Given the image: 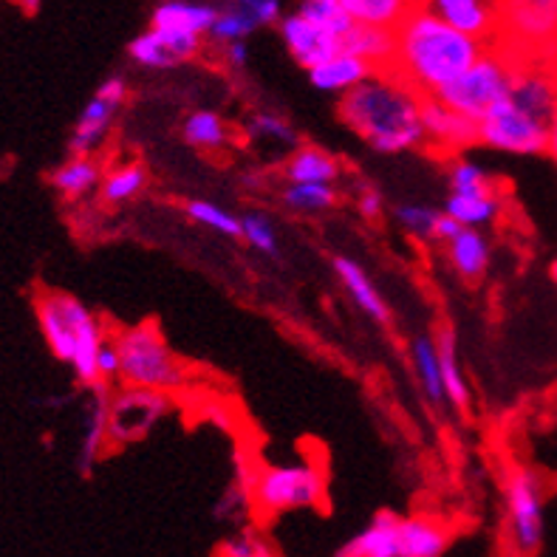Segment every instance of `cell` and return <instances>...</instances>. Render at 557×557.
<instances>
[{
  "mask_svg": "<svg viewBox=\"0 0 557 557\" xmlns=\"http://www.w3.org/2000/svg\"><path fill=\"white\" fill-rule=\"evenodd\" d=\"M509 99L552 125L557 116V74L549 60H518Z\"/></svg>",
  "mask_w": 557,
  "mask_h": 557,
  "instance_id": "13",
  "label": "cell"
},
{
  "mask_svg": "<svg viewBox=\"0 0 557 557\" xmlns=\"http://www.w3.org/2000/svg\"><path fill=\"white\" fill-rule=\"evenodd\" d=\"M205 37L182 35V32H168V28H148L127 42V57L141 69H176L182 63H190L201 54Z\"/></svg>",
  "mask_w": 557,
  "mask_h": 557,
  "instance_id": "11",
  "label": "cell"
},
{
  "mask_svg": "<svg viewBox=\"0 0 557 557\" xmlns=\"http://www.w3.org/2000/svg\"><path fill=\"white\" fill-rule=\"evenodd\" d=\"M240 240H247L255 252L267 255V258H281V247H277L275 224L263 215V212H247L240 215Z\"/></svg>",
  "mask_w": 557,
  "mask_h": 557,
  "instance_id": "40",
  "label": "cell"
},
{
  "mask_svg": "<svg viewBox=\"0 0 557 557\" xmlns=\"http://www.w3.org/2000/svg\"><path fill=\"white\" fill-rule=\"evenodd\" d=\"M219 7L205 0H159L150 12V28H168L182 35H210Z\"/></svg>",
  "mask_w": 557,
  "mask_h": 557,
  "instance_id": "19",
  "label": "cell"
},
{
  "mask_svg": "<svg viewBox=\"0 0 557 557\" xmlns=\"http://www.w3.org/2000/svg\"><path fill=\"white\" fill-rule=\"evenodd\" d=\"M546 153L552 156V162L557 164V116L555 122H552V131H549V148H546Z\"/></svg>",
  "mask_w": 557,
  "mask_h": 557,
  "instance_id": "47",
  "label": "cell"
},
{
  "mask_svg": "<svg viewBox=\"0 0 557 557\" xmlns=\"http://www.w3.org/2000/svg\"><path fill=\"white\" fill-rule=\"evenodd\" d=\"M442 212L431 205H419V201H408V205L394 207V219L405 235L410 238L424 240V244H436V230L442 221Z\"/></svg>",
  "mask_w": 557,
  "mask_h": 557,
  "instance_id": "35",
  "label": "cell"
},
{
  "mask_svg": "<svg viewBox=\"0 0 557 557\" xmlns=\"http://www.w3.org/2000/svg\"><path fill=\"white\" fill-rule=\"evenodd\" d=\"M102 164L94 159V156H71L63 164H57L54 173L49 176L51 187L60 198L65 201H83L91 193H99V184H102Z\"/></svg>",
  "mask_w": 557,
  "mask_h": 557,
  "instance_id": "25",
  "label": "cell"
},
{
  "mask_svg": "<svg viewBox=\"0 0 557 557\" xmlns=\"http://www.w3.org/2000/svg\"><path fill=\"white\" fill-rule=\"evenodd\" d=\"M343 49L351 51V54L360 57V60H366L371 69L391 71V65H394V51H396L394 28L362 26V23H354L351 32L343 37Z\"/></svg>",
  "mask_w": 557,
  "mask_h": 557,
  "instance_id": "28",
  "label": "cell"
},
{
  "mask_svg": "<svg viewBox=\"0 0 557 557\" xmlns=\"http://www.w3.org/2000/svg\"><path fill=\"white\" fill-rule=\"evenodd\" d=\"M221 54H224V63L230 65L233 71L247 69L249 63V49H247V40H233V42H224L221 46Z\"/></svg>",
  "mask_w": 557,
  "mask_h": 557,
  "instance_id": "45",
  "label": "cell"
},
{
  "mask_svg": "<svg viewBox=\"0 0 557 557\" xmlns=\"http://www.w3.org/2000/svg\"><path fill=\"white\" fill-rule=\"evenodd\" d=\"M516 57H509L502 46L490 42L484 54L475 60L465 74L438 88L433 97H438L453 111L465 113L467 120L481 122L490 108H495L502 99L509 97L512 77H516Z\"/></svg>",
  "mask_w": 557,
  "mask_h": 557,
  "instance_id": "5",
  "label": "cell"
},
{
  "mask_svg": "<svg viewBox=\"0 0 557 557\" xmlns=\"http://www.w3.org/2000/svg\"><path fill=\"white\" fill-rule=\"evenodd\" d=\"M325 475L314 461L295 465H267L255 470L252 504L255 512L272 518L297 509L323 507Z\"/></svg>",
  "mask_w": 557,
  "mask_h": 557,
  "instance_id": "7",
  "label": "cell"
},
{
  "mask_svg": "<svg viewBox=\"0 0 557 557\" xmlns=\"http://www.w3.org/2000/svg\"><path fill=\"white\" fill-rule=\"evenodd\" d=\"M35 314L40 334L57 360L71 366L83 388L99 385V348L111 337L102 320L79 297L60 289H40L35 295Z\"/></svg>",
  "mask_w": 557,
  "mask_h": 557,
  "instance_id": "3",
  "label": "cell"
},
{
  "mask_svg": "<svg viewBox=\"0 0 557 557\" xmlns=\"http://www.w3.org/2000/svg\"><path fill=\"white\" fill-rule=\"evenodd\" d=\"M116 111L120 108L106 102L102 97L94 94L88 99V106L79 111L77 122H74V131L69 136V153L71 156H94V150H99L106 145L108 134H111L113 120H116Z\"/></svg>",
  "mask_w": 557,
  "mask_h": 557,
  "instance_id": "21",
  "label": "cell"
},
{
  "mask_svg": "<svg viewBox=\"0 0 557 557\" xmlns=\"http://www.w3.org/2000/svg\"><path fill=\"white\" fill-rule=\"evenodd\" d=\"M148 182L150 176L145 164L125 162L102 176V184H99V198H102V205L108 207H122L148 190Z\"/></svg>",
  "mask_w": 557,
  "mask_h": 557,
  "instance_id": "30",
  "label": "cell"
},
{
  "mask_svg": "<svg viewBox=\"0 0 557 557\" xmlns=\"http://www.w3.org/2000/svg\"><path fill=\"white\" fill-rule=\"evenodd\" d=\"M244 136L252 145H272V148H297L300 136L286 116L275 111H255L244 122Z\"/></svg>",
  "mask_w": 557,
  "mask_h": 557,
  "instance_id": "33",
  "label": "cell"
},
{
  "mask_svg": "<svg viewBox=\"0 0 557 557\" xmlns=\"http://www.w3.org/2000/svg\"><path fill=\"white\" fill-rule=\"evenodd\" d=\"M173 413V396L162 391L122 385L108 396V438L111 447L139 445Z\"/></svg>",
  "mask_w": 557,
  "mask_h": 557,
  "instance_id": "9",
  "label": "cell"
},
{
  "mask_svg": "<svg viewBox=\"0 0 557 557\" xmlns=\"http://www.w3.org/2000/svg\"><path fill=\"white\" fill-rule=\"evenodd\" d=\"M422 127L424 145L442 156H461L467 148L479 145V122L453 111L438 97H422Z\"/></svg>",
  "mask_w": 557,
  "mask_h": 557,
  "instance_id": "12",
  "label": "cell"
},
{
  "mask_svg": "<svg viewBox=\"0 0 557 557\" xmlns=\"http://www.w3.org/2000/svg\"><path fill=\"white\" fill-rule=\"evenodd\" d=\"M357 210H360L362 219L376 221L382 219L385 212V198L376 190L374 184H357Z\"/></svg>",
  "mask_w": 557,
  "mask_h": 557,
  "instance_id": "42",
  "label": "cell"
},
{
  "mask_svg": "<svg viewBox=\"0 0 557 557\" xmlns=\"http://www.w3.org/2000/svg\"><path fill=\"white\" fill-rule=\"evenodd\" d=\"M447 184H450V193H479L498 187L487 170L475 164L473 159H465V156H453L450 170H447Z\"/></svg>",
  "mask_w": 557,
  "mask_h": 557,
  "instance_id": "39",
  "label": "cell"
},
{
  "mask_svg": "<svg viewBox=\"0 0 557 557\" xmlns=\"http://www.w3.org/2000/svg\"><path fill=\"white\" fill-rule=\"evenodd\" d=\"M493 42L516 60H549L557 49V0H498Z\"/></svg>",
  "mask_w": 557,
  "mask_h": 557,
  "instance_id": "6",
  "label": "cell"
},
{
  "mask_svg": "<svg viewBox=\"0 0 557 557\" xmlns=\"http://www.w3.org/2000/svg\"><path fill=\"white\" fill-rule=\"evenodd\" d=\"M445 212L461 226H473V230H487L490 224L502 219L504 198L498 187L479 193H450L445 201Z\"/></svg>",
  "mask_w": 557,
  "mask_h": 557,
  "instance_id": "26",
  "label": "cell"
},
{
  "mask_svg": "<svg viewBox=\"0 0 557 557\" xmlns=\"http://www.w3.org/2000/svg\"><path fill=\"white\" fill-rule=\"evenodd\" d=\"M332 269H334V275H337V281L343 283V289L351 295L354 306H357L366 318H371L380 325H391L388 304H385L382 292L376 289V283L371 281V275H368L360 263L351 261L348 255H334Z\"/></svg>",
  "mask_w": 557,
  "mask_h": 557,
  "instance_id": "18",
  "label": "cell"
},
{
  "mask_svg": "<svg viewBox=\"0 0 557 557\" xmlns=\"http://www.w3.org/2000/svg\"><path fill=\"white\" fill-rule=\"evenodd\" d=\"M297 14H304L306 21H311L314 26L337 35L339 40H343L354 26V21L348 17V12L343 9L339 0H300V3H297Z\"/></svg>",
  "mask_w": 557,
  "mask_h": 557,
  "instance_id": "37",
  "label": "cell"
},
{
  "mask_svg": "<svg viewBox=\"0 0 557 557\" xmlns=\"http://www.w3.org/2000/svg\"><path fill=\"white\" fill-rule=\"evenodd\" d=\"M549 122L535 120L507 97L479 122V145L495 153L541 156L549 148Z\"/></svg>",
  "mask_w": 557,
  "mask_h": 557,
  "instance_id": "10",
  "label": "cell"
},
{
  "mask_svg": "<svg viewBox=\"0 0 557 557\" xmlns=\"http://www.w3.org/2000/svg\"><path fill=\"white\" fill-rule=\"evenodd\" d=\"M88 405H85L83 417V436H79V450H77V470L79 475L94 473V467L102 461L106 450L111 447V438H108V396L111 388L106 382H99L94 388H88Z\"/></svg>",
  "mask_w": 557,
  "mask_h": 557,
  "instance_id": "16",
  "label": "cell"
},
{
  "mask_svg": "<svg viewBox=\"0 0 557 557\" xmlns=\"http://www.w3.org/2000/svg\"><path fill=\"white\" fill-rule=\"evenodd\" d=\"M97 371H99V382H106V385H111L113 380H120V351H116L111 337L106 339V346L99 348Z\"/></svg>",
  "mask_w": 557,
  "mask_h": 557,
  "instance_id": "43",
  "label": "cell"
},
{
  "mask_svg": "<svg viewBox=\"0 0 557 557\" xmlns=\"http://www.w3.org/2000/svg\"><path fill=\"white\" fill-rule=\"evenodd\" d=\"M394 37L391 71L422 97H433L438 88L465 74L490 46L453 28L424 7L410 9L408 17L394 28Z\"/></svg>",
  "mask_w": 557,
  "mask_h": 557,
  "instance_id": "2",
  "label": "cell"
},
{
  "mask_svg": "<svg viewBox=\"0 0 557 557\" xmlns=\"http://www.w3.org/2000/svg\"><path fill=\"white\" fill-rule=\"evenodd\" d=\"M127 91H131V88H127L125 77H108L106 83L97 88V97H102L106 102H111V106L122 108L127 102Z\"/></svg>",
  "mask_w": 557,
  "mask_h": 557,
  "instance_id": "44",
  "label": "cell"
},
{
  "mask_svg": "<svg viewBox=\"0 0 557 557\" xmlns=\"http://www.w3.org/2000/svg\"><path fill=\"white\" fill-rule=\"evenodd\" d=\"M374 71L376 69H371L366 60L354 57L351 51L339 49L337 54H332L329 60H325V63L314 65V69L306 71V74H309V83L314 85L318 91L346 94V91H351V88H357L362 79L371 77Z\"/></svg>",
  "mask_w": 557,
  "mask_h": 557,
  "instance_id": "24",
  "label": "cell"
},
{
  "mask_svg": "<svg viewBox=\"0 0 557 557\" xmlns=\"http://www.w3.org/2000/svg\"><path fill=\"white\" fill-rule=\"evenodd\" d=\"M277 32H281V40L286 46V51L292 54V60L304 71H311L314 65L325 63L329 57L343 49V40L337 35L314 26V23L306 21L304 14L297 12L281 17L277 21Z\"/></svg>",
  "mask_w": 557,
  "mask_h": 557,
  "instance_id": "14",
  "label": "cell"
},
{
  "mask_svg": "<svg viewBox=\"0 0 557 557\" xmlns=\"http://www.w3.org/2000/svg\"><path fill=\"white\" fill-rule=\"evenodd\" d=\"M436 348H438V368H442V382H445V396L453 408L470 410V385H467L465 368H461L459 357V339H456V332L453 325H442L436 334Z\"/></svg>",
  "mask_w": 557,
  "mask_h": 557,
  "instance_id": "27",
  "label": "cell"
},
{
  "mask_svg": "<svg viewBox=\"0 0 557 557\" xmlns=\"http://www.w3.org/2000/svg\"><path fill=\"white\" fill-rule=\"evenodd\" d=\"M337 113L376 153H410L424 145L422 94L394 71H374L357 88L339 94Z\"/></svg>",
  "mask_w": 557,
  "mask_h": 557,
  "instance_id": "1",
  "label": "cell"
},
{
  "mask_svg": "<svg viewBox=\"0 0 557 557\" xmlns=\"http://www.w3.org/2000/svg\"><path fill=\"white\" fill-rule=\"evenodd\" d=\"M337 187L334 184H286L281 193V201L286 210L300 212V215H323V212L334 210L337 205Z\"/></svg>",
  "mask_w": 557,
  "mask_h": 557,
  "instance_id": "34",
  "label": "cell"
},
{
  "mask_svg": "<svg viewBox=\"0 0 557 557\" xmlns=\"http://www.w3.org/2000/svg\"><path fill=\"white\" fill-rule=\"evenodd\" d=\"M187 219L196 221L198 226L212 230L215 235H224V238H240V215L230 212L226 207L215 205V201H207V198H190L184 205Z\"/></svg>",
  "mask_w": 557,
  "mask_h": 557,
  "instance_id": "36",
  "label": "cell"
},
{
  "mask_svg": "<svg viewBox=\"0 0 557 557\" xmlns=\"http://www.w3.org/2000/svg\"><path fill=\"white\" fill-rule=\"evenodd\" d=\"M504 521L518 555H535L544 544V484L530 467H512L504 481Z\"/></svg>",
  "mask_w": 557,
  "mask_h": 557,
  "instance_id": "8",
  "label": "cell"
},
{
  "mask_svg": "<svg viewBox=\"0 0 557 557\" xmlns=\"http://www.w3.org/2000/svg\"><path fill=\"white\" fill-rule=\"evenodd\" d=\"M419 7L475 40L493 42L498 32V0H419Z\"/></svg>",
  "mask_w": 557,
  "mask_h": 557,
  "instance_id": "15",
  "label": "cell"
},
{
  "mask_svg": "<svg viewBox=\"0 0 557 557\" xmlns=\"http://www.w3.org/2000/svg\"><path fill=\"white\" fill-rule=\"evenodd\" d=\"M354 23L362 26L396 28L408 17L410 9L419 7V0H339Z\"/></svg>",
  "mask_w": 557,
  "mask_h": 557,
  "instance_id": "31",
  "label": "cell"
},
{
  "mask_svg": "<svg viewBox=\"0 0 557 557\" xmlns=\"http://www.w3.org/2000/svg\"><path fill=\"white\" fill-rule=\"evenodd\" d=\"M12 3L21 9L23 14H37V12H40L42 0H12Z\"/></svg>",
  "mask_w": 557,
  "mask_h": 557,
  "instance_id": "46",
  "label": "cell"
},
{
  "mask_svg": "<svg viewBox=\"0 0 557 557\" xmlns=\"http://www.w3.org/2000/svg\"><path fill=\"white\" fill-rule=\"evenodd\" d=\"M447 263L453 272L467 283H475L490 272L493 263V247L484 230H473V226H461L459 233L453 235L445 244Z\"/></svg>",
  "mask_w": 557,
  "mask_h": 557,
  "instance_id": "20",
  "label": "cell"
},
{
  "mask_svg": "<svg viewBox=\"0 0 557 557\" xmlns=\"http://www.w3.org/2000/svg\"><path fill=\"white\" fill-rule=\"evenodd\" d=\"M450 541V527L438 518L408 516L399 521V557H442Z\"/></svg>",
  "mask_w": 557,
  "mask_h": 557,
  "instance_id": "22",
  "label": "cell"
},
{
  "mask_svg": "<svg viewBox=\"0 0 557 557\" xmlns=\"http://www.w3.org/2000/svg\"><path fill=\"white\" fill-rule=\"evenodd\" d=\"M224 3L238 9L240 14H247L258 28L281 21V0H224Z\"/></svg>",
  "mask_w": 557,
  "mask_h": 557,
  "instance_id": "41",
  "label": "cell"
},
{
  "mask_svg": "<svg viewBox=\"0 0 557 557\" xmlns=\"http://www.w3.org/2000/svg\"><path fill=\"white\" fill-rule=\"evenodd\" d=\"M212 557H277V549L261 530L244 527V530L224 537Z\"/></svg>",
  "mask_w": 557,
  "mask_h": 557,
  "instance_id": "38",
  "label": "cell"
},
{
  "mask_svg": "<svg viewBox=\"0 0 557 557\" xmlns=\"http://www.w3.org/2000/svg\"><path fill=\"white\" fill-rule=\"evenodd\" d=\"M184 141L196 150H207V153H215V150H224L230 145V125L224 122V116L215 111H193L182 125Z\"/></svg>",
  "mask_w": 557,
  "mask_h": 557,
  "instance_id": "32",
  "label": "cell"
},
{
  "mask_svg": "<svg viewBox=\"0 0 557 557\" xmlns=\"http://www.w3.org/2000/svg\"><path fill=\"white\" fill-rule=\"evenodd\" d=\"M399 521L391 509L376 512L354 537L334 552V557H399Z\"/></svg>",
  "mask_w": 557,
  "mask_h": 557,
  "instance_id": "17",
  "label": "cell"
},
{
  "mask_svg": "<svg viewBox=\"0 0 557 557\" xmlns=\"http://www.w3.org/2000/svg\"><path fill=\"white\" fill-rule=\"evenodd\" d=\"M111 339L120 351L122 385H139L170 396L182 394L190 385V368L178 360L162 337V329L150 320L116 329Z\"/></svg>",
  "mask_w": 557,
  "mask_h": 557,
  "instance_id": "4",
  "label": "cell"
},
{
  "mask_svg": "<svg viewBox=\"0 0 557 557\" xmlns=\"http://www.w3.org/2000/svg\"><path fill=\"white\" fill-rule=\"evenodd\" d=\"M549 272H552V281H555V283H557V261H555V263H552V269H549Z\"/></svg>",
  "mask_w": 557,
  "mask_h": 557,
  "instance_id": "48",
  "label": "cell"
},
{
  "mask_svg": "<svg viewBox=\"0 0 557 557\" xmlns=\"http://www.w3.org/2000/svg\"><path fill=\"white\" fill-rule=\"evenodd\" d=\"M410 366H413V374H417L424 399L433 408H445L447 396L445 382H442V368H438L436 337H431V334L413 337V343H410Z\"/></svg>",
  "mask_w": 557,
  "mask_h": 557,
  "instance_id": "29",
  "label": "cell"
},
{
  "mask_svg": "<svg viewBox=\"0 0 557 557\" xmlns=\"http://www.w3.org/2000/svg\"><path fill=\"white\" fill-rule=\"evenodd\" d=\"M281 173L286 184H337L339 173H343V164H339L337 156L318 148V145H297V148H292V153L283 159Z\"/></svg>",
  "mask_w": 557,
  "mask_h": 557,
  "instance_id": "23",
  "label": "cell"
}]
</instances>
